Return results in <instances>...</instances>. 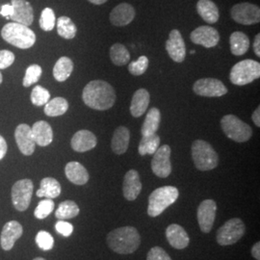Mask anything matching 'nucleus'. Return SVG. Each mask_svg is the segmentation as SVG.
<instances>
[{"label":"nucleus","mask_w":260,"mask_h":260,"mask_svg":"<svg viewBox=\"0 0 260 260\" xmlns=\"http://www.w3.org/2000/svg\"><path fill=\"white\" fill-rule=\"evenodd\" d=\"M82 100L90 108L104 111L110 109L116 103V92L106 81L93 80L85 86Z\"/></svg>","instance_id":"f257e3e1"},{"label":"nucleus","mask_w":260,"mask_h":260,"mask_svg":"<svg viewBox=\"0 0 260 260\" xmlns=\"http://www.w3.org/2000/svg\"><path fill=\"white\" fill-rule=\"evenodd\" d=\"M141 243L138 231L133 226H122L107 235V244L112 251L120 254H129L139 248Z\"/></svg>","instance_id":"f03ea898"},{"label":"nucleus","mask_w":260,"mask_h":260,"mask_svg":"<svg viewBox=\"0 0 260 260\" xmlns=\"http://www.w3.org/2000/svg\"><path fill=\"white\" fill-rule=\"evenodd\" d=\"M1 36L5 42L20 49L31 48L36 43V35L33 30L14 21L3 26Z\"/></svg>","instance_id":"7ed1b4c3"},{"label":"nucleus","mask_w":260,"mask_h":260,"mask_svg":"<svg viewBox=\"0 0 260 260\" xmlns=\"http://www.w3.org/2000/svg\"><path fill=\"white\" fill-rule=\"evenodd\" d=\"M178 196V189L174 186H163L155 189L149 198V216L157 217L163 213L169 206L176 203Z\"/></svg>","instance_id":"20e7f679"},{"label":"nucleus","mask_w":260,"mask_h":260,"mask_svg":"<svg viewBox=\"0 0 260 260\" xmlns=\"http://www.w3.org/2000/svg\"><path fill=\"white\" fill-rule=\"evenodd\" d=\"M192 158L200 171H210L218 166L219 157L212 146L204 140H196L192 144Z\"/></svg>","instance_id":"39448f33"},{"label":"nucleus","mask_w":260,"mask_h":260,"mask_svg":"<svg viewBox=\"0 0 260 260\" xmlns=\"http://www.w3.org/2000/svg\"><path fill=\"white\" fill-rule=\"evenodd\" d=\"M259 77L260 64L251 59H246L235 64L230 75L232 83L237 86L251 83Z\"/></svg>","instance_id":"423d86ee"},{"label":"nucleus","mask_w":260,"mask_h":260,"mask_svg":"<svg viewBox=\"0 0 260 260\" xmlns=\"http://www.w3.org/2000/svg\"><path fill=\"white\" fill-rule=\"evenodd\" d=\"M221 126L226 137L237 143H244L251 139L252 129L251 126L234 115L223 116Z\"/></svg>","instance_id":"0eeeda50"},{"label":"nucleus","mask_w":260,"mask_h":260,"mask_svg":"<svg viewBox=\"0 0 260 260\" xmlns=\"http://www.w3.org/2000/svg\"><path fill=\"white\" fill-rule=\"evenodd\" d=\"M246 232L245 223L239 218L225 222L217 232V242L221 246H230L239 241Z\"/></svg>","instance_id":"6e6552de"},{"label":"nucleus","mask_w":260,"mask_h":260,"mask_svg":"<svg viewBox=\"0 0 260 260\" xmlns=\"http://www.w3.org/2000/svg\"><path fill=\"white\" fill-rule=\"evenodd\" d=\"M34 185L30 179H20L12 187V203L18 211H25L31 203Z\"/></svg>","instance_id":"1a4fd4ad"},{"label":"nucleus","mask_w":260,"mask_h":260,"mask_svg":"<svg viewBox=\"0 0 260 260\" xmlns=\"http://www.w3.org/2000/svg\"><path fill=\"white\" fill-rule=\"evenodd\" d=\"M231 15L234 21L243 25H251L260 21L259 7L249 2L234 5L231 11Z\"/></svg>","instance_id":"9d476101"},{"label":"nucleus","mask_w":260,"mask_h":260,"mask_svg":"<svg viewBox=\"0 0 260 260\" xmlns=\"http://www.w3.org/2000/svg\"><path fill=\"white\" fill-rule=\"evenodd\" d=\"M193 91L198 95L206 98H220L228 93L223 82L216 78H202L196 81Z\"/></svg>","instance_id":"9b49d317"},{"label":"nucleus","mask_w":260,"mask_h":260,"mask_svg":"<svg viewBox=\"0 0 260 260\" xmlns=\"http://www.w3.org/2000/svg\"><path fill=\"white\" fill-rule=\"evenodd\" d=\"M171 153L172 149L168 145L158 148L154 152L151 160V170L155 176L161 178H166L170 176L172 173Z\"/></svg>","instance_id":"f8f14e48"},{"label":"nucleus","mask_w":260,"mask_h":260,"mask_svg":"<svg viewBox=\"0 0 260 260\" xmlns=\"http://www.w3.org/2000/svg\"><path fill=\"white\" fill-rule=\"evenodd\" d=\"M217 212V204L213 200H205L201 203L198 208V222L201 231L208 233L213 228L215 218Z\"/></svg>","instance_id":"ddd939ff"},{"label":"nucleus","mask_w":260,"mask_h":260,"mask_svg":"<svg viewBox=\"0 0 260 260\" xmlns=\"http://www.w3.org/2000/svg\"><path fill=\"white\" fill-rule=\"evenodd\" d=\"M166 50L169 56L177 63H181L185 60V42L179 30L174 29L170 32L169 39L166 42Z\"/></svg>","instance_id":"4468645a"},{"label":"nucleus","mask_w":260,"mask_h":260,"mask_svg":"<svg viewBox=\"0 0 260 260\" xmlns=\"http://www.w3.org/2000/svg\"><path fill=\"white\" fill-rule=\"evenodd\" d=\"M190 39L196 45H200L206 48H211L218 45L220 41V34L215 28L203 25L196 28L191 33Z\"/></svg>","instance_id":"2eb2a0df"},{"label":"nucleus","mask_w":260,"mask_h":260,"mask_svg":"<svg viewBox=\"0 0 260 260\" xmlns=\"http://www.w3.org/2000/svg\"><path fill=\"white\" fill-rule=\"evenodd\" d=\"M15 138L19 151L26 156H30L34 153L36 143L33 139L31 127L26 123H20L15 131Z\"/></svg>","instance_id":"dca6fc26"},{"label":"nucleus","mask_w":260,"mask_h":260,"mask_svg":"<svg viewBox=\"0 0 260 260\" xmlns=\"http://www.w3.org/2000/svg\"><path fill=\"white\" fill-rule=\"evenodd\" d=\"M13 15L10 17L14 22L30 26L34 21V11L32 5L26 0H11Z\"/></svg>","instance_id":"f3484780"},{"label":"nucleus","mask_w":260,"mask_h":260,"mask_svg":"<svg viewBox=\"0 0 260 260\" xmlns=\"http://www.w3.org/2000/svg\"><path fill=\"white\" fill-rule=\"evenodd\" d=\"M23 233L22 225L17 221H10L3 226L0 245L4 251H10L13 249L17 240H19Z\"/></svg>","instance_id":"a211bd4d"},{"label":"nucleus","mask_w":260,"mask_h":260,"mask_svg":"<svg viewBox=\"0 0 260 260\" xmlns=\"http://www.w3.org/2000/svg\"><path fill=\"white\" fill-rule=\"evenodd\" d=\"M98 144L95 135L90 130L77 131L71 141V146L76 152H86L94 149Z\"/></svg>","instance_id":"6ab92c4d"},{"label":"nucleus","mask_w":260,"mask_h":260,"mask_svg":"<svg viewBox=\"0 0 260 260\" xmlns=\"http://www.w3.org/2000/svg\"><path fill=\"white\" fill-rule=\"evenodd\" d=\"M135 18V9L128 3H121L112 10L109 19L115 26H125Z\"/></svg>","instance_id":"aec40b11"},{"label":"nucleus","mask_w":260,"mask_h":260,"mask_svg":"<svg viewBox=\"0 0 260 260\" xmlns=\"http://www.w3.org/2000/svg\"><path fill=\"white\" fill-rule=\"evenodd\" d=\"M142 190V183L140 180L139 173L136 170L128 171L123 179L122 192L123 197L127 201H135Z\"/></svg>","instance_id":"412c9836"},{"label":"nucleus","mask_w":260,"mask_h":260,"mask_svg":"<svg viewBox=\"0 0 260 260\" xmlns=\"http://www.w3.org/2000/svg\"><path fill=\"white\" fill-rule=\"evenodd\" d=\"M166 237L169 244L177 250L185 249L189 245V236L185 230L177 223L170 224L166 230Z\"/></svg>","instance_id":"4be33fe9"},{"label":"nucleus","mask_w":260,"mask_h":260,"mask_svg":"<svg viewBox=\"0 0 260 260\" xmlns=\"http://www.w3.org/2000/svg\"><path fill=\"white\" fill-rule=\"evenodd\" d=\"M32 136L36 145L40 147L49 146L53 141V130L50 124L45 121H39L31 127Z\"/></svg>","instance_id":"5701e85b"},{"label":"nucleus","mask_w":260,"mask_h":260,"mask_svg":"<svg viewBox=\"0 0 260 260\" xmlns=\"http://www.w3.org/2000/svg\"><path fill=\"white\" fill-rule=\"evenodd\" d=\"M67 178L74 184L84 185L89 181V173L82 164L76 161L69 162L65 168Z\"/></svg>","instance_id":"b1692460"},{"label":"nucleus","mask_w":260,"mask_h":260,"mask_svg":"<svg viewBox=\"0 0 260 260\" xmlns=\"http://www.w3.org/2000/svg\"><path fill=\"white\" fill-rule=\"evenodd\" d=\"M149 93L146 89L137 90L132 96L130 104V113L134 118H139L143 116L149 108Z\"/></svg>","instance_id":"393cba45"},{"label":"nucleus","mask_w":260,"mask_h":260,"mask_svg":"<svg viewBox=\"0 0 260 260\" xmlns=\"http://www.w3.org/2000/svg\"><path fill=\"white\" fill-rule=\"evenodd\" d=\"M130 141V131L125 126H119L115 130L112 138V150L116 154H123L128 149Z\"/></svg>","instance_id":"a878e982"},{"label":"nucleus","mask_w":260,"mask_h":260,"mask_svg":"<svg viewBox=\"0 0 260 260\" xmlns=\"http://www.w3.org/2000/svg\"><path fill=\"white\" fill-rule=\"evenodd\" d=\"M197 11L201 18L209 24L216 23L219 18V9L211 0H199L197 3Z\"/></svg>","instance_id":"bb28decb"},{"label":"nucleus","mask_w":260,"mask_h":260,"mask_svg":"<svg viewBox=\"0 0 260 260\" xmlns=\"http://www.w3.org/2000/svg\"><path fill=\"white\" fill-rule=\"evenodd\" d=\"M61 184L53 177H45L42 179L40 189L36 192L39 198L55 199L61 194Z\"/></svg>","instance_id":"cd10ccee"},{"label":"nucleus","mask_w":260,"mask_h":260,"mask_svg":"<svg viewBox=\"0 0 260 260\" xmlns=\"http://www.w3.org/2000/svg\"><path fill=\"white\" fill-rule=\"evenodd\" d=\"M161 121V112L155 107H152L149 109L146 119L143 123L141 133L143 136H149L156 134L159 124Z\"/></svg>","instance_id":"c85d7f7f"},{"label":"nucleus","mask_w":260,"mask_h":260,"mask_svg":"<svg viewBox=\"0 0 260 260\" xmlns=\"http://www.w3.org/2000/svg\"><path fill=\"white\" fill-rule=\"evenodd\" d=\"M230 45L233 55H244L250 48V39L245 33L236 31L230 37Z\"/></svg>","instance_id":"c756f323"},{"label":"nucleus","mask_w":260,"mask_h":260,"mask_svg":"<svg viewBox=\"0 0 260 260\" xmlns=\"http://www.w3.org/2000/svg\"><path fill=\"white\" fill-rule=\"evenodd\" d=\"M74 71V62L69 57L63 56L58 59L53 68V76L58 82L66 81Z\"/></svg>","instance_id":"7c9ffc66"},{"label":"nucleus","mask_w":260,"mask_h":260,"mask_svg":"<svg viewBox=\"0 0 260 260\" xmlns=\"http://www.w3.org/2000/svg\"><path fill=\"white\" fill-rule=\"evenodd\" d=\"M69 109V103L64 98H55L45 104V114L48 117H59Z\"/></svg>","instance_id":"2f4dec72"},{"label":"nucleus","mask_w":260,"mask_h":260,"mask_svg":"<svg viewBox=\"0 0 260 260\" xmlns=\"http://www.w3.org/2000/svg\"><path fill=\"white\" fill-rule=\"evenodd\" d=\"M57 32L60 37L66 40H72L77 33L75 22L68 17H60L57 20Z\"/></svg>","instance_id":"473e14b6"},{"label":"nucleus","mask_w":260,"mask_h":260,"mask_svg":"<svg viewBox=\"0 0 260 260\" xmlns=\"http://www.w3.org/2000/svg\"><path fill=\"white\" fill-rule=\"evenodd\" d=\"M80 212L78 205L74 201H65L56 209L55 217L58 220H68L76 217Z\"/></svg>","instance_id":"72a5a7b5"},{"label":"nucleus","mask_w":260,"mask_h":260,"mask_svg":"<svg viewBox=\"0 0 260 260\" xmlns=\"http://www.w3.org/2000/svg\"><path fill=\"white\" fill-rule=\"evenodd\" d=\"M110 58L116 66H125L129 63L130 53L127 48L121 44H114L110 48Z\"/></svg>","instance_id":"f704fd0d"},{"label":"nucleus","mask_w":260,"mask_h":260,"mask_svg":"<svg viewBox=\"0 0 260 260\" xmlns=\"http://www.w3.org/2000/svg\"><path fill=\"white\" fill-rule=\"evenodd\" d=\"M159 145H160V137L156 134L143 136L138 148L140 155L144 156L147 154H154V152L159 148Z\"/></svg>","instance_id":"c9c22d12"},{"label":"nucleus","mask_w":260,"mask_h":260,"mask_svg":"<svg viewBox=\"0 0 260 260\" xmlns=\"http://www.w3.org/2000/svg\"><path fill=\"white\" fill-rule=\"evenodd\" d=\"M31 103L36 106H43L50 101V93L43 86L37 85L33 88L30 94Z\"/></svg>","instance_id":"e433bc0d"},{"label":"nucleus","mask_w":260,"mask_h":260,"mask_svg":"<svg viewBox=\"0 0 260 260\" xmlns=\"http://www.w3.org/2000/svg\"><path fill=\"white\" fill-rule=\"evenodd\" d=\"M54 206H55V204L52 201V199L42 200L36 207V209L34 211V215L39 220H44L54 210Z\"/></svg>","instance_id":"4c0bfd02"},{"label":"nucleus","mask_w":260,"mask_h":260,"mask_svg":"<svg viewBox=\"0 0 260 260\" xmlns=\"http://www.w3.org/2000/svg\"><path fill=\"white\" fill-rule=\"evenodd\" d=\"M43 74V70L41 68V66L31 65L28 67L25 72V75L22 81V85L24 87H30L33 84L37 83L40 80L41 76Z\"/></svg>","instance_id":"58836bf2"},{"label":"nucleus","mask_w":260,"mask_h":260,"mask_svg":"<svg viewBox=\"0 0 260 260\" xmlns=\"http://www.w3.org/2000/svg\"><path fill=\"white\" fill-rule=\"evenodd\" d=\"M40 26L44 31H51L55 26V14L51 8H45L41 14V18L39 20Z\"/></svg>","instance_id":"ea45409f"},{"label":"nucleus","mask_w":260,"mask_h":260,"mask_svg":"<svg viewBox=\"0 0 260 260\" xmlns=\"http://www.w3.org/2000/svg\"><path fill=\"white\" fill-rule=\"evenodd\" d=\"M149 58L147 56H141L137 61H133L128 65V71L132 75H144L149 68Z\"/></svg>","instance_id":"a19ab883"},{"label":"nucleus","mask_w":260,"mask_h":260,"mask_svg":"<svg viewBox=\"0 0 260 260\" xmlns=\"http://www.w3.org/2000/svg\"><path fill=\"white\" fill-rule=\"evenodd\" d=\"M36 243L41 250L50 251L54 247V238L50 233L41 231L36 236Z\"/></svg>","instance_id":"79ce46f5"},{"label":"nucleus","mask_w":260,"mask_h":260,"mask_svg":"<svg viewBox=\"0 0 260 260\" xmlns=\"http://www.w3.org/2000/svg\"><path fill=\"white\" fill-rule=\"evenodd\" d=\"M16 56L12 51L6 49L0 50V70H5L9 68L10 66L13 65Z\"/></svg>","instance_id":"37998d69"},{"label":"nucleus","mask_w":260,"mask_h":260,"mask_svg":"<svg viewBox=\"0 0 260 260\" xmlns=\"http://www.w3.org/2000/svg\"><path fill=\"white\" fill-rule=\"evenodd\" d=\"M147 260H172V258L161 247H153L148 252Z\"/></svg>","instance_id":"c03bdc74"},{"label":"nucleus","mask_w":260,"mask_h":260,"mask_svg":"<svg viewBox=\"0 0 260 260\" xmlns=\"http://www.w3.org/2000/svg\"><path fill=\"white\" fill-rule=\"evenodd\" d=\"M55 230L57 233L64 237H69L74 233V225L72 223L65 222L64 220H59L55 224Z\"/></svg>","instance_id":"a18cd8bd"},{"label":"nucleus","mask_w":260,"mask_h":260,"mask_svg":"<svg viewBox=\"0 0 260 260\" xmlns=\"http://www.w3.org/2000/svg\"><path fill=\"white\" fill-rule=\"evenodd\" d=\"M0 15L2 16V17H4V18H9L13 15V6H12V4L10 3V4H4L2 7H1V10H0Z\"/></svg>","instance_id":"49530a36"},{"label":"nucleus","mask_w":260,"mask_h":260,"mask_svg":"<svg viewBox=\"0 0 260 260\" xmlns=\"http://www.w3.org/2000/svg\"><path fill=\"white\" fill-rule=\"evenodd\" d=\"M8 150V146H7V142L4 139L3 136L0 135V160H2L5 157L6 153Z\"/></svg>","instance_id":"de8ad7c7"},{"label":"nucleus","mask_w":260,"mask_h":260,"mask_svg":"<svg viewBox=\"0 0 260 260\" xmlns=\"http://www.w3.org/2000/svg\"><path fill=\"white\" fill-rule=\"evenodd\" d=\"M251 255L256 260H260V243L257 242L251 249Z\"/></svg>","instance_id":"09e8293b"},{"label":"nucleus","mask_w":260,"mask_h":260,"mask_svg":"<svg viewBox=\"0 0 260 260\" xmlns=\"http://www.w3.org/2000/svg\"><path fill=\"white\" fill-rule=\"evenodd\" d=\"M253 51L255 55L260 57V34H257L254 38L253 42Z\"/></svg>","instance_id":"8fccbe9b"},{"label":"nucleus","mask_w":260,"mask_h":260,"mask_svg":"<svg viewBox=\"0 0 260 260\" xmlns=\"http://www.w3.org/2000/svg\"><path fill=\"white\" fill-rule=\"evenodd\" d=\"M251 119L254 122V124L259 127L260 126V107L258 106L256 108V110L252 113V116H251Z\"/></svg>","instance_id":"3c124183"},{"label":"nucleus","mask_w":260,"mask_h":260,"mask_svg":"<svg viewBox=\"0 0 260 260\" xmlns=\"http://www.w3.org/2000/svg\"><path fill=\"white\" fill-rule=\"evenodd\" d=\"M89 1L94 5H102V4H104L107 0H89Z\"/></svg>","instance_id":"603ef678"},{"label":"nucleus","mask_w":260,"mask_h":260,"mask_svg":"<svg viewBox=\"0 0 260 260\" xmlns=\"http://www.w3.org/2000/svg\"><path fill=\"white\" fill-rule=\"evenodd\" d=\"M2 81H3V76H2V74L0 73V84L2 83Z\"/></svg>","instance_id":"864d4df0"},{"label":"nucleus","mask_w":260,"mask_h":260,"mask_svg":"<svg viewBox=\"0 0 260 260\" xmlns=\"http://www.w3.org/2000/svg\"><path fill=\"white\" fill-rule=\"evenodd\" d=\"M33 260H46L45 258H43V257H36V258H34Z\"/></svg>","instance_id":"5fc2aeb1"},{"label":"nucleus","mask_w":260,"mask_h":260,"mask_svg":"<svg viewBox=\"0 0 260 260\" xmlns=\"http://www.w3.org/2000/svg\"><path fill=\"white\" fill-rule=\"evenodd\" d=\"M190 53H191V54H194V53H195V51H194V50H191V51H190Z\"/></svg>","instance_id":"6e6d98bb"}]
</instances>
